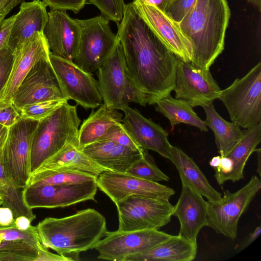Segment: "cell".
<instances>
[{"label":"cell","mask_w":261,"mask_h":261,"mask_svg":"<svg viewBox=\"0 0 261 261\" xmlns=\"http://www.w3.org/2000/svg\"><path fill=\"white\" fill-rule=\"evenodd\" d=\"M117 35L123 52L126 75L147 105L155 104L170 95L179 59L155 37L132 2L125 5Z\"/></svg>","instance_id":"6da1fadb"},{"label":"cell","mask_w":261,"mask_h":261,"mask_svg":"<svg viewBox=\"0 0 261 261\" xmlns=\"http://www.w3.org/2000/svg\"><path fill=\"white\" fill-rule=\"evenodd\" d=\"M36 228L40 243L69 261L80 260V253L94 249L108 232L106 218L93 208L46 218Z\"/></svg>","instance_id":"7a4b0ae2"},{"label":"cell","mask_w":261,"mask_h":261,"mask_svg":"<svg viewBox=\"0 0 261 261\" xmlns=\"http://www.w3.org/2000/svg\"><path fill=\"white\" fill-rule=\"evenodd\" d=\"M230 17L227 0H196L178 23L192 45V65L209 69L222 53Z\"/></svg>","instance_id":"3957f363"},{"label":"cell","mask_w":261,"mask_h":261,"mask_svg":"<svg viewBox=\"0 0 261 261\" xmlns=\"http://www.w3.org/2000/svg\"><path fill=\"white\" fill-rule=\"evenodd\" d=\"M67 101L38 121L32 139L31 173L65 145L77 138L81 120L76 106Z\"/></svg>","instance_id":"277c9868"},{"label":"cell","mask_w":261,"mask_h":261,"mask_svg":"<svg viewBox=\"0 0 261 261\" xmlns=\"http://www.w3.org/2000/svg\"><path fill=\"white\" fill-rule=\"evenodd\" d=\"M219 99L231 121L247 128L261 123V63L222 90Z\"/></svg>","instance_id":"5b68a950"},{"label":"cell","mask_w":261,"mask_h":261,"mask_svg":"<svg viewBox=\"0 0 261 261\" xmlns=\"http://www.w3.org/2000/svg\"><path fill=\"white\" fill-rule=\"evenodd\" d=\"M76 20L81 35L73 62L84 71L92 74L108 59L118 39L117 34L111 31L109 20L101 15Z\"/></svg>","instance_id":"8992f818"},{"label":"cell","mask_w":261,"mask_h":261,"mask_svg":"<svg viewBox=\"0 0 261 261\" xmlns=\"http://www.w3.org/2000/svg\"><path fill=\"white\" fill-rule=\"evenodd\" d=\"M39 121L21 118L8 128L1 161L7 176L23 189L31 175V151L33 133Z\"/></svg>","instance_id":"52a82bcc"},{"label":"cell","mask_w":261,"mask_h":261,"mask_svg":"<svg viewBox=\"0 0 261 261\" xmlns=\"http://www.w3.org/2000/svg\"><path fill=\"white\" fill-rule=\"evenodd\" d=\"M97 70L100 93L103 103L108 107L118 110L131 102L143 106L147 105L126 75L123 52L119 40L110 57Z\"/></svg>","instance_id":"ba28073f"},{"label":"cell","mask_w":261,"mask_h":261,"mask_svg":"<svg viewBox=\"0 0 261 261\" xmlns=\"http://www.w3.org/2000/svg\"><path fill=\"white\" fill-rule=\"evenodd\" d=\"M261 188L259 178L253 175L243 187L234 193L224 191L217 201H208L207 226L232 240L237 238L238 222Z\"/></svg>","instance_id":"9c48e42d"},{"label":"cell","mask_w":261,"mask_h":261,"mask_svg":"<svg viewBox=\"0 0 261 261\" xmlns=\"http://www.w3.org/2000/svg\"><path fill=\"white\" fill-rule=\"evenodd\" d=\"M118 230L156 229L171 221L174 206L167 200L129 196L115 204Z\"/></svg>","instance_id":"30bf717a"},{"label":"cell","mask_w":261,"mask_h":261,"mask_svg":"<svg viewBox=\"0 0 261 261\" xmlns=\"http://www.w3.org/2000/svg\"><path fill=\"white\" fill-rule=\"evenodd\" d=\"M49 60L67 100H73L85 109H94L102 98L98 81L75 63L51 52Z\"/></svg>","instance_id":"8fae6325"},{"label":"cell","mask_w":261,"mask_h":261,"mask_svg":"<svg viewBox=\"0 0 261 261\" xmlns=\"http://www.w3.org/2000/svg\"><path fill=\"white\" fill-rule=\"evenodd\" d=\"M172 237L156 229L108 231L94 249L98 252L99 259L124 261L127 256L149 250Z\"/></svg>","instance_id":"7c38bea8"},{"label":"cell","mask_w":261,"mask_h":261,"mask_svg":"<svg viewBox=\"0 0 261 261\" xmlns=\"http://www.w3.org/2000/svg\"><path fill=\"white\" fill-rule=\"evenodd\" d=\"M96 179L73 184L25 186L22 197L30 209L64 207L87 200L96 201Z\"/></svg>","instance_id":"4fadbf2b"},{"label":"cell","mask_w":261,"mask_h":261,"mask_svg":"<svg viewBox=\"0 0 261 261\" xmlns=\"http://www.w3.org/2000/svg\"><path fill=\"white\" fill-rule=\"evenodd\" d=\"M52 100L68 101L49 57L33 65L18 87L12 103L19 111L27 105Z\"/></svg>","instance_id":"5bb4252c"},{"label":"cell","mask_w":261,"mask_h":261,"mask_svg":"<svg viewBox=\"0 0 261 261\" xmlns=\"http://www.w3.org/2000/svg\"><path fill=\"white\" fill-rule=\"evenodd\" d=\"M173 90L175 98L187 101L193 108L213 102L219 98L222 90L209 69L178 59Z\"/></svg>","instance_id":"9a60e30c"},{"label":"cell","mask_w":261,"mask_h":261,"mask_svg":"<svg viewBox=\"0 0 261 261\" xmlns=\"http://www.w3.org/2000/svg\"><path fill=\"white\" fill-rule=\"evenodd\" d=\"M132 3L139 15L165 48L179 59L191 63L192 45L178 23L155 6Z\"/></svg>","instance_id":"2e32d148"},{"label":"cell","mask_w":261,"mask_h":261,"mask_svg":"<svg viewBox=\"0 0 261 261\" xmlns=\"http://www.w3.org/2000/svg\"><path fill=\"white\" fill-rule=\"evenodd\" d=\"M96 182L97 188L115 204L129 196L169 200L175 194V191L169 187L125 172L106 171L97 177Z\"/></svg>","instance_id":"e0dca14e"},{"label":"cell","mask_w":261,"mask_h":261,"mask_svg":"<svg viewBox=\"0 0 261 261\" xmlns=\"http://www.w3.org/2000/svg\"><path fill=\"white\" fill-rule=\"evenodd\" d=\"M50 50L43 33H37L14 50L13 62L8 80L0 92V105L12 103L20 83L33 65L48 58Z\"/></svg>","instance_id":"ac0fdd59"},{"label":"cell","mask_w":261,"mask_h":261,"mask_svg":"<svg viewBox=\"0 0 261 261\" xmlns=\"http://www.w3.org/2000/svg\"><path fill=\"white\" fill-rule=\"evenodd\" d=\"M43 34L50 52L72 61L80 45L81 29L76 19L72 18L66 11L50 9Z\"/></svg>","instance_id":"d6986e66"},{"label":"cell","mask_w":261,"mask_h":261,"mask_svg":"<svg viewBox=\"0 0 261 261\" xmlns=\"http://www.w3.org/2000/svg\"><path fill=\"white\" fill-rule=\"evenodd\" d=\"M121 110L124 113L122 122L138 144L144 150L154 151L169 160L172 145L166 131L128 105Z\"/></svg>","instance_id":"ffe728a7"},{"label":"cell","mask_w":261,"mask_h":261,"mask_svg":"<svg viewBox=\"0 0 261 261\" xmlns=\"http://www.w3.org/2000/svg\"><path fill=\"white\" fill-rule=\"evenodd\" d=\"M208 203L202 195L182 184L179 198L173 207L172 216L177 217L180 223L178 234L197 243V235L207 225Z\"/></svg>","instance_id":"44dd1931"},{"label":"cell","mask_w":261,"mask_h":261,"mask_svg":"<svg viewBox=\"0 0 261 261\" xmlns=\"http://www.w3.org/2000/svg\"><path fill=\"white\" fill-rule=\"evenodd\" d=\"M46 5L40 0L23 2L15 14L9 46L13 50L34 34L43 33L48 20Z\"/></svg>","instance_id":"7402d4cb"},{"label":"cell","mask_w":261,"mask_h":261,"mask_svg":"<svg viewBox=\"0 0 261 261\" xmlns=\"http://www.w3.org/2000/svg\"><path fill=\"white\" fill-rule=\"evenodd\" d=\"M82 151L109 171L126 172L145 150L132 149L108 140H99L86 146Z\"/></svg>","instance_id":"603a6c76"},{"label":"cell","mask_w":261,"mask_h":261,"mask_svg":"<svg viewBox=\"0 0 261 261\" xmlns=\"http://www.w3.org/2000/svg\"><path fill=\"white\" fill-rule=\"evenodd\" d=\"M35 171H75L97 177L101 173L109 170L97 164L80 150L76 138L46 160Z\"/></svg>","instance_id":"cb8c5ba5"},{"label":"cell","mask_w":261,"mask_h":261,"mask_svg":"<svg viewBox=\"0 0 261 261\" xmlns=\"http://www.w3.org/2000/svg\"><path fill=\"white\" fill-rule=\"evenodd\" d=\"M169 160L177 169L182 184L205 197L208 201L215 202L221 198V194L210 185L193 159L181 148L172 145Z\"/></svg>","instance_id":"d4e9b609"},{"label":"cell","mask_w":261,"mask_h":261,"mask_svg":"<svg viewBox=\"0 0 261 261\" xmlns=\"http://www.w3.org/2000/svg\"><path fill=\"white\" fill-rule=\"evenodd\" d=\"M197 249V243L178 234L149 250L130 255L124 261H191Z\"/></svg>","instance_id":"484cf974"},{"label":"cell","mask_w":261,"mask_h":261,"mask_svg":"<svg viewBox=\"0 0 261 261\" xmlns=\"http://www.w3.org/2000/svg\"><path fill=\"white\" fill-rule=\"evenodd\" d=\"M122 114L118 110L105 104L100 106L86 119L79 129V148L82 150L86 146L99 141L109 128L115 124L122 122Z\"/></svg>","instance_id":"4316f807"},{"label":"cell","mask_w":261,"mask_h":261,"mask_svg":"<svg viewBox=\"0 0 261 261\" xmlns=\"http://www.w3.org/2000/svg\"><path fill=\"white\" fill-rule=\"evenodd\" d=\"M207 127L214 133L215 143L221 156H226L242 140L244 132L240 126L223 119L216 111L213 102L202 106Z\"/></svg>","instance_id":"83f0119b"},{"label":"cell","mask_w":261,"mask_h":261,"mask_svg":"<svg viewBox=\"0 0 261 261\" xmlns=\"http://www.w3.org/2000/svg\"><path fill=\"white\" fill-rule=\"evenodd\" d=\"M243 132L242 140L226 155L232 161V168L223 177L221 185L227 180L234 182L244 178L243 171L246 163L261 141V123L249 127Z\"/></svg>","instance_id":"f1b7e54d"},{"label":"cell","mask_w":261,"mask_h":261,"mask_svg":"<svg viewBox=\"0 0 261 261\" xmlns=\"http://www.w3.org/2000/svg\"><path fill=\"white\" fill-rule=\"evenodd\" d=\"M155 104V110L169 120L171 127L184 123L196 127L201 131H208L205 121L199 117L187 101L169 95L158 100Z\"/></svg>","instance_id":"f546056e"},{"label":"cell","mask_w":261,"mask_h":261,"mask_svg":"<svg viewBox=\"0 0 261 261\" xmlns=\"http://www.w3.org/2000/svg\"><path fill=\"white\" fill-rule=\"evenodd\" d=\"M0 154V198L2 206L11 210L14 219L21 216L29 218L31 221L36 218L33 210L25 204L22 197V189L17 187L6 175L1 161Z\"/></svg>","instance_id":"4dcf8cb0"},{"label":"cell","mask_w":261,"mask_h":261,"mask_svg":"<svg viewBox=\"0 0 261 261\" xmlns=\"http://www.w3.org/2000/svg\"><path fill=\"white\" fill-rule=\"evenodd\" d=\"M91 174L70 171H35L26 186L73 184L97 179Z\"/></svg>","instance_id":"1f68e13d"},{"label":"cell","mask_w":261,"mask_h":261,"mask_svg":"<svg viewBox=\"0 0 261 261\" xmlns=\"http://www.w3.org/2000/svg\"><path fill=\"white\" fill-rule=\"evenodd\" d=\"M38 248L20 241H4L0 244V260L37 261Z\"/></svg>","instance_id":"d6a6232c"},{"label":"cell","mask_w":261,"mask_h":261,"mask_svg":"<svg viewBox=\"0 0 261 261\" xmlns=\"http://www.w3.org/2000/svg\"><path fill=\"white\" fill-rule=\"evenodd\" d=\"M134 176L149 181H168L169 177L157 166L152 156L145 151L142 156L135 161L126 172Z\"/></svg>","instance_id":"836d02e7"},{"label":"cell","mask_w":261,"mask_h":261,"mask_svg":"<svg viewBox=\"0 0 261 261\" xmlns=\"http://www.w3.org/2000/svg\"><path fill=\"white\" fill-rule=\"evenodd\" d=\"M67 101L65 100H52L25 105L19 110L22 118L39 121Z\"/></svg>","instance_id":"e575fe53"},{"label":"cell","mask_w":261,"mask_h":261,"mask_svg":"<svg viewBox=\"0 0 261 261\" xmlns=\"http://www.w3.org/2000/svg\"><path fill=\"white\" fill-rule=\"evenodd\" d=\"M97 7L101 15L107 19L119 23L122 18L125 4L123 0H89Z\"/></svg>","instance_id":"d590c367"},{"label":"cell","mask_w":261,"mask_h":261,"mask_svg":"<svg viewBox=\"0 0 261 261\" xmlns=\"http://www.w3.org/2000/svg\"><path fill=\"white\" fill-rule=\"evenodd\" d=\"M100 140L113 141L132 149L144 150L135 141L122 122L115 124L112 126Z\"/></svg>","instance_id":"8d00e7d4"},{"label":"cell","mask_w":261,"mask_h":261,"mask_svg":"<svg viewBox=\"0 0 261 261\" xmlns=\"http://www.w3.org/2000/svg\"><path fill=\"white\" fill-rule=\"evenodd\" d=\"M4 241H20L30 244L38 248L40 243L36 226L31 225L26 230H21L15 227H8L0 230Z\"/></svg>","instance_id":"74e56055"},{"label":"cell","mask_w":261,"mask_h":261,"mask_svg":"<svg viewBox=\"0 0 261 261\" xmlns=\"http://www.w3.org/2000/svg\"><path fill=\"white\" fill-rule=\"evenodd\" d=\"M14 50L9 46L0 50V92L9 77L13 62Z\"/></svg>","instance_id":"f35d334b"},{"label":"cell","mask_w":261,"mask_h":261,"mask_svg":"<svg viewBox=\"0 0 261 261\" xmlns=\"http://www.w3.org/2000/svg\"><path fill=\"white\" fill-rule=\"evenodd\" d=\"M196 0H174L165 12L174 20L179 23L192 8Z\"/></svg>","instance_id":"ab89813d"},{"label":"cell","mask_w":261,"mask_h":261,"mask_svg":"<svg viewBox=\"0 0 261 261\" xmlns=\"http://www.w3.org/2000/svg\"><path fill=\"white\" fill-rule=\"evenodd\" d=\"M87 0H43L50 8L62 10H71L74 13L79 12L85 6Z\"/></svg>","instance_id":"60d3db41"},{"label":"cell","mask_w":261,"mask_h":261,"mask_svg":"<svg viewBox=\"0 0 261 261\" xmlns=\"http://www.w3.org/2000/svg\"><path fill=\"white\" fill-rule=\"evenodd\" d=\"M19 111L13 105H0V124L10 127L21 118Z\"/></svg>","instance_id":"b9f144b4"},{"label":"cell","mask_w":261,"mask_h":261,"mask_svg":"<svg viewBox=\"0 0 261 261\" xmlns=\"http://www.w3.org/2000/svg\"><path fill=\"white\" fill-rule=\"evenodd\" d=\"M15 14L0 21V50L8 47L11 28Z\"/></svg>","instance_id":"7bdbcfd3"},{"label":"cell","mask_w":261,"mask_h":261,"mask_svg":"<svg viewBox=\"0 0 261 261\" xmlns=\"http://www.w3.org/2000/svg\"><path fill=\"white\" fill-rule=\"evenodd\" d=\"M39 257L37 261H69V260L59 254L51 253L48 248L44 246L42 244L38 248Z\"/></svg>","instance_id":"ee69618b"},{"label":"cell","mask_w":261,"mask_h":261,"mask_svg":"<svg viewBox=\"0 0 261 261\" xmlns=\"http://www.w3.org/2000/svg\"><path fill=\"white\" fill-rule=\"evenodd\" d=\"M14 217L11 209L0 206V225L3 227H15Z\"/></svg>","instance_id":"f6af8a7d"},{"label":"cell","mask_w":261,"mask_h":261,"mask_svg":"<svg viewBox=\"0 0 261 261\" xmlns=\"http://www.w3.org/2000/svg\"><path fill=\"white\" fill-rule=\"evenodd\" d=\"M20 3H21V0H0V21Z\"/></svg>","instance_id":"bcb514c9"},{"label":"cell","mask_w":261,"mask_h":261,"mask_svg":"<svg viewBox=\"0 0 261 261\" xmlns=\"http://www.w3.org/2000/svg\"><path fill=\"white\" fill-rule=\"evenodd\" d=\"M174 0H134L133 2L141 4L154 6L165 11Z\"/></svg>","instance_id":"7dc6e473"},{"label":"cell","mask_w":261,"mask_h":261,"mask_svg":"<svg viewBox=\"0 0 261 261\" xmlns=\"http://www.w3.org/2000/svg\"><path fill=\"white\" fill-rule=\"evenodd\" d=\"M31 221L28 217L21 216L16 217L14 219L15 227L21 230H26L31 226Z\"/></svg>","instance_id":"c3c4849f"},{"label":"cell","mask_w":261,"mask_h":261,"mask_svg":"<svg viewBox=\"0 0 261 261\" xmlns=\"http://www.w3.org/2000/svg\"><path fill=\"white\" fill-rule=\"evenodd\" d=\"M261 232L260 225L257 226L254 231L250 233L244 243L242 244L241 250L245 249L253 243L260 235Z\"/></svg>","instance_id":"681fc988"},{"label":"cell","mask_w":261,"mask_h":261,"mask_svg":"<svg viewBox=\"0 0 261 261\" xmlns=\"http://www.w3.org/2000/svg\"><path fill=\"white\" fill-rule=\"evenodd\" d=\"M8 128L0 124V154L7 139Z\"/></svg>","instance_id":"f907efd6"},{"label":"cell","mask_w":261,"mask_h":261,"mask_svg":"<svg viewBox=\"0 0 261 261\" xmlns=\"http://www.w3.org/2000/svg\"><path fill=\"white\" fill-rule=\"evenodd\" d=\"M221 156L218 155L213 157L210 161V165L214 169L217 168L220 164Z\"/></svg>","instance_id":"816d5d0a"},{"label":"cell","mask_w":261,"mask_h":261,"mask_svg":"<svg viewBox=\"0 0 261 261\" xmlns=\"http://www.w3.org/2000/svg\"><path fill=\"white\" fill-rule=\"evenodd\" d=\"M252 4L259 12L261 11V0H247Z\"/></svg>","instance_id":"f5cc1de1"},{"label":"cell","mask_w":261,"mask_h":261,"mask_svg":"<svg viewBox=\"0 0 261 261\" xmlns=\"http://www.w3.org/2000/svg\"><path fill=\"white\" fill-rule=\"evenodd\" d=\"M257 153L258 155V168L257 171L260 176V148L255 149V151Z\"/></svg>","instance_id":"db71d44e"},{"label":"cell","mask_w":261,"mask_h":261,"mask_svg":"<svg viewBox=\"0 0 261 261\" xmlns=\"http://www.w3.org/2000/svg\"><path fill=\"white\" fill-rule=\"evenodd\" d=\"M4 241V239H3V235L1 233H0V244L3 242Z\"/></svg>","instance_id":"11a10c76"},{"label":"cell","mask_w":261,"mask_h":261,"mask_svg":"<svg viewBox=\"0 0 261 261\" xmlns=\"http://www.w3.org/2000/svg\"><path fill=\"white\" fill-rule=\"evenodd\" d=\"M8 227H3V226H2L1 225H0V230L3 229H5V228H7Z\"/></svg>","instance_id":"9f6ffc18"},{"label":"cell","mask_w":261,"mask_h":261,"mask_svg":"<svg viewBox=\"0 0 261 261\" xmlns=\"http://www.w3.org/2000/svg\"><path fill=\"white\" fill-rule=\"evenodd\" d=\"M3 200L0 198V206H2L3 205Z\"/></svg>","instance_id":"6f0895ef"},{"label":"cell","mask_w":261,"mask_h":261,"mask_svg":"<svg viewBox=\"0 0 261 261\" xmlns=\"http://www.w3.org/2000/svg\"><path fill=\"white\" fill-rule=\"evenodd\" d=\"M21 3L24 2L25 0H21Z\"/></svg>","instance_id":"680465c9"},{"label":"cell","mask_w":261,"mask_h":261,"mask_svg":"<svg viewBox=\"0 0 261 261\" xmlns=\"http://www.w3.org/2000/svg\"></svg>","instance_id":"91938a15"}]
</instances>
